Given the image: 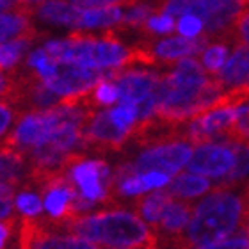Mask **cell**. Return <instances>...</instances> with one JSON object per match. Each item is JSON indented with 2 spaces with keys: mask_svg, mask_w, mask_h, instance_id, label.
Returning <instances> with one entry per match:
<instances>
[{
  "mask_svg": "<svg viewBox=\"0 0 249 249\" xmlns=\"http://www.w3.org/2000/svg\"><path fill=\"white\" fill-rule=\"evenodd\" d=\"M16 7V2L13 0H0V11H13Z\"/></svg>",
  "mask_w": 249,
  "mask_h": 249,
  "instance_id": "cell-35",
  "label": "cell"
},
{
  "mask_svg": "<svg viewBox=\"0 0 249 249\" xmlns=\"http://www.w3.org/2000/svg\"><path fill=\"white\" fill-rule=\"evenodd\" d=\"M215 75L192 57L173 62L171 70L160 73L155 88V114L173 123H185L194 116L212 109L224 93Z\"/></svg>",
  "mask_w": 249,
  "mask_h": 249,
  "instance_id": "cell-1",
  "label": "cell"
},
{
  "mask_svg": "<svg viewBox=\"0 0 249 249\" xmlns=\"http://www.w3.org/2000/svg\"><path fill=\"white\" fill-rule=\"evenodd\" d=\"M242 231H246V235L249 237V223H246L244 226H242Z\"/></svg>",
  "mask_w": 249,
  "mask_h": 249,
  "instance_id": "cell-37",
  "label": "cell"
},
{
  "mask_svg": "<svg viewBox=\"0 0 249 249\" xmlns=\"http://www.w3.org/2000/svg\"><path fill=\"white\" fill-rule=\"evenodd\" d=\"M242 203H244V223H242V226H244L246 223H249V182H248V185H246V189H244Z\"/></svg>",
  "mask_w": 249,
  "mask_h": 249,
  "instance_id": "cell-34",
  "label": "cell"
},
{
  "mask_svg": "<svg viewBox=\"0 0 249 249\" xmlns=\"http://www.w3.org/2000/svg\"><path fill=\"white\" fill-rule=\"evenodd\" d=\"M16 4H39V2H45V0H13Z\"/></svg>",
  "mask_w": 249,
  "mask_h": 249,
  "instance_id": "cell-36",
  "label": "cell"
},
{
  "mask_svg": "<svg viewBox=\"0 0 249 249\" xmlns=\"http://www.w3.org/2000/svg\"><path fill=\"white\" fill-rule=\"evenodd\" d=\"M64 230L66 233L78 235L93 244L107 248L144 249L155 244L153 231L137 213L116 207H105L104 210L78 215Z\"/></svg>",
  "mask_w": 249,
  "mask_h": 249,
  "instance_id": "cell-2",
  "label": "cell"
},
{
  "mask_svg": "<svg viewBox=\"0 0 249 249\" xmlns=\"http://www.w3.org/2000/svg\"><path fill=\"white\" fill-rule=\"evenodd\" d=\"M173 199L171 194H167L164 189H153L151 192H144L137 196V199L134 201V208L137 215H139L146 224L155 226L157 221L160 219L164 208L169 205V201Z\"/></svg>",
  "mask_w": 249,
  "mask_h": 249,
  "instance_id": "cell-18",
  "label": "cell"
},
{
  "mask_svg": "<svg viewBox=\"0 0 249 249\" xmlns=\"http://www.w3.org/2000/svg\"><path fill=\"white\" fill-rule=\"evenodd\" d=\"M130 134L110 120V109H96L84 124V151L114 153L124 150Z\"/></svg>",
  "mask_w": 249,
  "mask_h": 249,
  "instance_id": "cell-7",
  "label": "cell"
},
{
  "mask_svg": "<svg viewBox=\"0 0 249 249\" xmlns=\"http://www.w3.org/2000/svg\"><path fill=\"white\" fill-rule=\"evenodd\" d=\"M192 249H249V237L244 231V233L233 235L230 239L217 240V242H212V244L197 246V248Z\"/></svg>",
  "mask_w": 249,
  "mask_h": 249,
  "instance_id": "cell-27",
  "label": "cell"
},
{
  "mask_svg": "<svg viewBox=\"0 0 249 249\" xmlns=\"http://www.w3.org/2000/svg\"><path fill=\"white\" fill-rule=\"evenodd\" d=\"M228 47L226 41H213L201 52V64L210 75H217L228 61Z\"/></svg>",
  "mask_w": 249,
  "mask_h": 249,
  "instance_id": "cell-22",
  "label": "cell"
},
{
  "mask_svg": "<svg viewBox=\"0 0 249 249\" xmlns=\"http://www.w3.org/2000/svg\"><path fill=\"white\" fill-rule=\"evenodd\" d=\"M123 18L121 5H102V7H82L77 20V31L89 29H110L116 27Z\"/></svg>",
  "mask_w": 249,
  "mask_h": 249,
  "instance_id": "cell-16",
  "label": "cell"
},
{
  "mask_svg": "<svg viewBox=\"0 0 249 249\" xmlns=\"http://www.w3.org/2000/svg\"><path fill=\"white\" fill-rule=\"evenodd\" d=\"M66 177L75 185L78 196L94 205L114 207L110 199V171L109 164L98 159H86L82 151L70 153L66 159Z\"/></svg>",
  "mask_w": 249,
  "mask_h": 249,
  "instance_id": "cell-4",
  "label": "cell"
},
{
  "mask_svg": "<svg viewBox=\"0 0 249 249\" xmlns=\"http://www.w3.org/2000/svg\"><path fill=\"white\" fill-rule=\"evenodd\" d=\"M248 4H249V0H248Z\"/></svg>",
  "mask_w": 249,
  "mask_h": 249,
  "instance_id": "cell-39",
  "label": "cell"
},
{
  "mask_svg": "<svg viewBox=\"0 0 249 249\" xmlns=\"http://www.w3.org/2000/svg\"><path fill=\"white\" fill-rule=\"evenodd\" d=\"M36 39L37 37H18V39L0 43V70L2 71L15 70Z\"/></svg>",
  "mask_w": 249,
  "mask_h": 249,
  "instance_id": "cell-20",
  "label": "cell"
},
{
  "mask_svg": "<svg viewBox=\"0 0 249 249\" xmlns=\"http://www.w3.org/2000/svg\"><path fill=\"white\" fill-rule=\"evenodd\" d=\"M233 151L224 142H203L192 151L191 160L187 162V169L191 173L207 178L221 180L233 167Z\"/></svg>",
  "mask_w": 249,
  "mask_h": 249,
  "instance_id": "cell-10",
  "label": "cell"
},
{
  "mask_svg": "<svg viewBox=\"0 0 249 249\" xmlns=\"http://www.w3.org/2000/svg\"><path fill=\"white\" fill-rule=\"evenodd\" d=\"M80 11L82 7L64 2V0H47V2L32 5V15L37 16L41 21L61 27H73V29L77 25Z\"/></svg>",
  "mask_w": 249,
  "mask_h": 249,
  "instance_id": "cell-15",
  "label": "cell"
},
{
  "mask_svg": "<svg viewBox=\"0 0 249 249\" xmlns=\"http://www.w3.org/2000/svg\"><path fill=\"white\" fill-rule=\"evenodd\" d=\"M18 249H98L78 235L47 228L39 217L23 215L18 223Z\"/></svg>",
  "mask_w": 249,
  "mask_h": 249,
  "instance_id": "cell-5",
  "label": "cell"
},
{
  "mask_svg": "<svg viewBox=\"0 0 249 249\" xmlns=\"http://www.w3.org/2000/svg\"><path fill=\"white\" fill-rule=\"evenodd\" d=\"M11 91H13V75L11 71L4 73L0 70V102H9Z\"/></svg>",
  "mask_w": 249,
  "mask_h": 249,
  "instance_id": "cell-33",
  "label": "cell"
},
{
  "mask_svg": "<svg viewBox=\"0 0 249 249\" xmlns=\"http://www.w3.org/2000/svg\"><path fill=\"white\" fill-rule=\"evenodd\" d=\"M32 5L16 4L11 13H0V43L18 37H39V32L32 23Z\"/></svg>",
  "mask_w": 249,
  "mask_h": 249,
  "instance_id": "cell-13",
  "label": "cell"
},
{
  "mask_svg": "<svg viewBox=\"0 0 249 249\" xmlns=\"http://www.w3.org/2000/svg\"><path fill=\"white\" fill-rule=\"evenodd\" d=\"M192 142L187 139H175L148 146L135 157L134 166L137 173L164 171L167 175H177L192 157Z\"/></svg>",
  "mask_w": 249,
  "mask_h": 249,
  "instance_id": "cell-6",
  "label": "cell"
},
{
  "mask_svg": "<svg viewBox=\"0 0 249 249\" xmlns=\"http://www.w3.org/2000/svg\"><path fill=\"white\" fill-rule=\"evenodd\" d=\"M21 114H23V112H20L16 107L5 104V102H0V141L7 135L11 124L16 123Z\"/></svg>",
  "mask_w": 249,
  "mask_h": 249,
  "instance_id": "cell-28",
  "label": "cell"
},
{
  "mask_svg": "<svg viewBox=\"0 0 249 249\" xmlns=\"http://www.w3.org/2000/svg\"><path fill=\"white\" fill-rule=\"evenodd\" d=\"M89 102L96 107V109H109L114 104H118L120 100V91H118V84L112 78V71L107 78L100 80L96 86L88 91Z\"/></svg>",
  "mask_w": 249,
  "mask_h": 249,
  "instance_id": "cell-21",
  "label": "cell"
},
{
  "mask_svg": "<svg viewBox=\"0 0 249 249\" xmlns=\"http://www.w3.org/2000/svg\"><path fill=\"white\" fill-rule=\"evenodd\" d=\"M224 88H240L249 86V45H235L233 53L224 62L221 71L215 75Z\"/></svg>",
  "mask_w": 249,
  "mask_h": 249,
  "instance_id": "cell-14",
  "label": "cell"
},
{
  "mask_svg": "<svg viewBox=\"0 0 249 249\" xmlns=\"http://www.w3.org/2000/svg\"><path fill=\"white\" fill-rule=\"evenodd\" d=\"M15 217V199H13V187L0 183V221Z\"/></svg>",
  "mask_w": 249,
  "mask_h": 249,
  "instance_id": "cell-29",
  "label": "cell"
},
{
  "mask_svg": "<svg viewBox=\"0 0 249 249\" xmlns=\"http://www.w3.org/2000/svg\"><path fill=\"white\" fill-rule=\"evenodd\" d=\"M139 175L146 187V191L162 189V187H166L167 183L171 182V175H167L164 171H144V173H139Z\"/></svg>",
  "mask_w": 249,
  "mask_h": 249,
  "instance_id": "cell-30",
  "label": "cell"
},
{
  "mask_svg": "<svg viewBox=\"0 0 249 249\" xmlns=\"http://www.w3.org/2000/svg\"><path fill=\"white\" fill-rule=\"evenodd\" d=\"M177 29V23H175V18L169 15H164V13H155V15H151L146 23L141 27L139 31L141 34H144V36L151 37L155 36V34H169Z\"/></svg>",
  "mask_w": 249,
  "mask_h": 249,
  "instance_id": "cell-23",
  "label": "cell"
},
{
  "mask_svg": "<svg viewBox=\"0 0 249 249\" xmlns=\"http://www.w3.org/2000/svg\"><path fill=\"white\" fill-rule=\"evenodd\" d=\"M210 37L207 34H201L197 37H166V39H159V41H151L146 39L142 41L148 50L151 52V55L157 59L159 64H166L171 66L173 62L180 61L183 57H192L196 53H201L205 48L210 45Z\"/></svg>",
  "mask_w": 249,
  "mask_h": 249,
  "instance_id": "cell-11",
  "label": "cell"
},
{
  "mask_svg": "<svg viewBox=\"0 0 249 249\" xmlns=\"http://www.w3.org/2000/svg\"><path fill=\"white\" fill-rule=\"evenodd\" d=\"M177 29L178 32L182 34L183 37H197L201 36L203 32V20L201 18H197L196 15H182L180 16V20L177 23Z\"/></svg>",
  "mask_w": 249,
  "mask_h": 249,
  "instance_id": "cell-26",
  "label": "cell"
},
{
  "mask_svg": "<svg viewBox=\"0 0 249 249\" xmlns=\"http://www.w3.org/2000/svg\"><path fill=\"white\" fill-rule=\"evenodd\" d=\"M15 208L21 215H29V217H37L41 215L43 212V201L39 199L36 192L29 191V189H23L16 194L15 197Z\"/></svg>",
  "mask_w": 249,
  "mask_h": 249,
  "instance_id": "cell-24",
  "label": "cell"
},
{
  "mask_svg": "<svg viewBox=\"0 0 249 249\" xmlns=\"http://www.w3.org/2000/svg\"><path fill=\"white\" fill-rule=\"evenodd\" d=\"M226 144L233 151L235 162L228 175L221 178V182L213 187V189H223V191L239 185L249 175V141H230Z\"/></svg>",
  "mask_w": 249,
  "mask_h": 249,
  "instance_id": "cell-19",
  "label": "cell"
},
{
  "mask_svg": "<svg viewBox=\"0 0 249 249\" xmlns=\"http://www.w3.org/2000/svg\"><path fill=\"white\" fill-rule=\"evenodd\" d=\"M110 120L114 121L116 126H120L121 130L132 132L135 123L139 121V110H137V105L120 104L118 107L110 109Z\"/></svg>",
  "mask_w": 249,
  "mask_h": 249,
  "instance_id": "cell-25",
  "label": "cell"
},
{
  "mask_svg": "<svg viewBox=\"0 0 249 249\" xmlns=\"http://www.w3.org/2000/svg\"><path fill=\"white\" fill-rule=\"evenodd\" d=\"M167 194H171L173 197H180V199H194L197 196H203L205 192L213 189L210 180L207 177L196 175V173H182L167 183L166 187H162Z\"/></svg>",
  "mask_w": 249,
  "mask_h": 249,
  "instance_id": "cell-17",
  "label": "cell"
},
{
  "mask_svg": "<svg viewBox=\"0 0 249 249\" xmlns=\"http://www.w3.org/2000/svg\"><path fill=\"white\" fill-rule=\"evenodd\" d=\"M18 223H20V219L16 217H9L0 221V249H7L11 235H13L15 228H18Z\"/></svg>",
  "mask_w": 249,
  "mask_h": 249,
  "instance_id": "cell-31",
  "label": "cell"
},
{
  "mask_svg": "<svg viewBox=\"0 0 249 249\" xmlns=\"http://www.w3.org/2000/svg\"><path fill=\"white\" fill-rule=\"evenodd\" d=\"M244 223V203L233 192L213 189L194 207L191 223L183 233L185 249L226 239Z\"/></svg>",
  "mask_w": 249,
  "mask_h": 249,
  "instance_id": "cell-3",
  "label": "cell"
},
{
  "mask_svg": "<svg viewBox=\"0 0 249 249\" xmlns=\"http://www.w3.org/2000/svg\"><path fill=\"white\" fill-rule=\"evenodd\" d=\"M112 249H137V248H112Z\"/></svg>",
  "mask_w": 249,
  "mask_h": 249,
  "instance_id": "cell-38",
  "label": "cell"
},
{
  "mask_svg": "<svg viewBox=\"0 0 249 249\" xmlns=\"http://www.w3.org/2000/svg\"><path fill=\"white\" fill-rule=\"evenodd\" d=\"M112 78L118 84V91H120L118 104L139 105L153 96L160 73H157L153 68L128 66L112 70Z\"/></svg>",
  "mask_w": 249,
  "mask_h": 249,
  "instance_id": "cell-9",
  "label": "cell"
},
{
  "mask_svg": "<svg viewBox=\"0 0 249 249\" xmlns=\"http://www.w3.org/2000/svg\"><path fill=\"white\" fill-rule=\"evenodd\" d=\"M0 183L13 189H27L29 183V159L5 139L0 141Z\"/></svg>",
  "mask_w": 249,
  "mask_h": 249,
  "instance_id": "cell-12",
  "label": "cell"
},
{
  "mask_svg": "<svg viewBox=\"0 0 249 249\" xmlns=\"http://www.w3.org/2000/svg\"><path fill=\"white\" fill-rule=\"evenodd\" d=\"M112 70H93V68L80 66L77 62H57V70L52 78H48L47 86L57 94L59 98L64 96H75V94L86 93L96 86L100 80H104L110 75Z\"/></svg>",
  "mask_w": 249,
  "mask_h": 249,
  "instance_id": "cell-8",
  "label": "cell"
},
{
  "mask_svg": "<svg viewBox=\"0 0 249 249\" xmlns=\"http://www.w3.org/2000/svg\"><path fill=\"white\" fill-rule=\"evenodd\" d=\"M78 7H102V5H132L139 0H70Z\"/></svg>",
  "mask_w": 249,
  "mask_h": 249,
  "instance_id": "cell-32",
  "label": "cell"
}]
</instances>
